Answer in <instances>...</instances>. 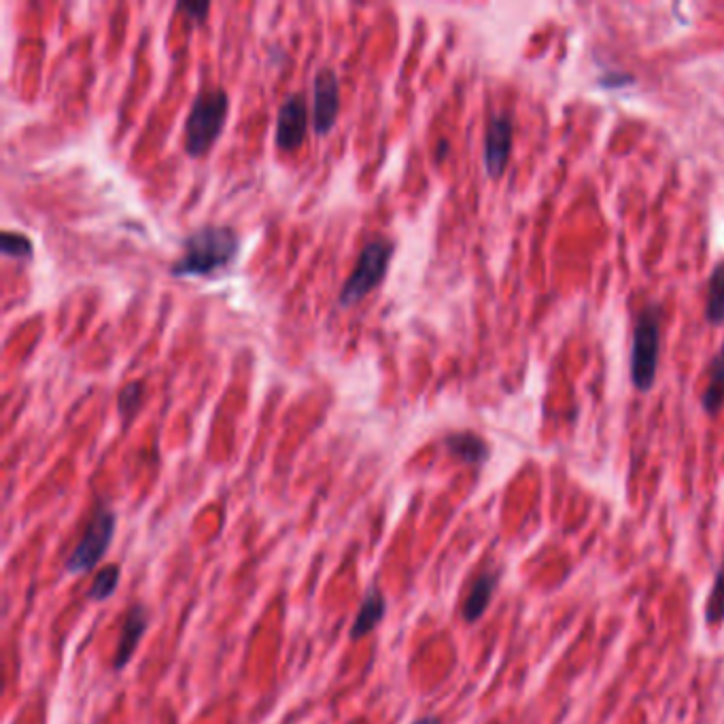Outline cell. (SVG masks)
Here are the masks:
<instances>
[{"instance_id": "5bb4252c", "label": "cell", "mask_w": 724, "mask_h": 724, "mask_svg": "<svg viewBox=\"0 0 724 724\" xmlns=\"http://www.w3.org/2000/svg\"><path fill=\"white\" fill-rule=\"evenodd\" d=\"M705 320L712 325L724 323V260L716 263L710 281H707V304H705Z\"/></svg>"}, {"instance_id": "2e32d148", "label": "cell", "mask_w": 724, "mask_h": 724, "mask_svg": "<svg viewBox=\"0 0 724 724\" xmlns=\"http://www.w3.org/2000/svg\"><path fill=\"white\" fill-rule=\"evenodd\" d=\"M119 579H121L119 565H107L105 570L98 572V576H96L91 588H89V593H87V599L89 602H107V599H111L116 595Z\"/></svg>"}, {"instance_id": "7c38bea8", "label": "cell", "mask_w": 724, "mask_h": 724, "mask_svg": "<svg viewBox=\"0 0 724 724\" xmlns=\"http://www.w3.org/2000/svg\"><path fill=\"white\" fill-rule=\"evenodd\" d=\"M444 446L453 457L469 465L487 464L491 455L489 444L474 432H453L444 437Z\"/></svg>"}, {"instance_id": "8992f818", "label": "cell", "mask_w": 724, "mask_h": 724, "mask_svg": "<svg viewBox=\"0 0 724 724\" xmlns=\"http://www.w3.org/2000/svg\"><path fill=\"white\" fill-rule=\"evenodd\" d=\"M309 130V102L302 91H293L279 109L277 116V147L293 151L304 143Z\"/></svg>"}, {"instance_id": "6da1fadb", "label": "cell", "mask_w": 724, "mask_h": 724, "mask_svg": "<svg viewBox=\"0 0 724 724\" xmlns=\"http://www.w3.org/2000/svg\"><path fill=\"white\" fill-rule=\"evenodd\" d=\"M238 234L230 226L206 224L183 242V253L171 263L173 277H208L228 268L238 253Z\"/></svg>"}, {"instance_id": "ac0fdd59", "label": "cell", "mask_w": 724, "mask_h": 724, "mask_svg": "<svg viewBox=\"0 0 724 724\" xmlns=\"http://www.w3.org/2000/svg\"><path fill=\"white\" fill-rule=\"evenodd\" d=\"M0 249H2L4 256H9V258H22V260H30L32 258V251H34L29 236L18 233L2 234Z\"/></svg>"}, {"instance_id": "e0dca14e", "label": "cell", "mask_w": 724, "mask_h": 724, "mask_svg": "<svg viewBox=\"0 0 724 724\" xmlns=\"http://www.w3.org/2000/svg\"><path fill=\"white\" fill-rule=\"evenodd\" d=\"M143 398H145V385L141 380H132L119 391L117 410L123 417V421H130L137 414V410L143 404Z\"/></svg>"}, {"instance_id": "9a60e30c", "label": "cell", "mask_w": 724, "mask_h": 724, "mask_svg": "<svg viewBox=\"0 0 724 724\" xmlns=\"http://www.w3.org/2000/svg\"><path fill=\"white\" fill-rule=\"evenodd\" d=\"M705 623L710 627H716L724 620V559L723 563L716 570V579L712 582L710 595L705 599V609H703Z\"/></svg>"}, {"instance_id": "4fadbf2b", "label": "cell", "mask_w": 724, "mask_h": 724, "mask_svg": "<svg viewBox=\"0 0 724 724\" xmlns=\"http://www.w3.org/2000/svg\"><path fill=\"white\" fill-rule=\"evenodd\" d=\"M701 406L707 414H718L724 406V345L707 368V387L703 391Z\"/></svg>"}, {"instance_id": "ba28073f", "label": "cell", "mask_w": 724, "mask_h": 724, "mask_svg": "<svg viewBox=\"0 0 724 724\" xmlns=\"http://www.w3.org/2000/svg\"><path fill=\"white\" fill-rule=\"evenodd\" d=\"M515 123L506 116H493L485 137V169L487 174L497 179L504 173L510 151H512Z\"/></svg>"}, {"instance_id": "9c48e42d", "label": "cell", "mask_w": 724, "mask_h": 724, "mask_svg": "<svg viewBox=\"0 0 724 724\" xmlns=\"http://www.w3.org/2000/svg\"><path fill=\"white\" fill-rule=\"evenodd\" d=\"M149 627V609L141 604L132 606L130 612L123 618L121 625V638H119V646H117L116 661H114V669L121 671L123 667L128 666L141 644V639L147 634Z\"/></svg>"}, {"instance_id": "d6986e66", "label": "cell", "mask_w": 724, "mask_h": 724, "mask_svg": "<svg viewBox=\"0 0 724 724\" xmlns=\"http://www.w3.org/2000/svg\"><path fill=\"white\" fill-rule=\"evenodd\" d=\"M176 9L183 11L192 22L203 24L206 15H208V11H210V4L208 2H179Z\"/></svg>"}, {"instance_id": "7a4b0ae2", "label": "cell", "mask_w": 724, "mask_h": 724, "mask_svg": "<svg viewBox=\"0 0 724 724\" xmlns=\"http://www.w3.org/2000/svg\"><path fill=\"white\" fill-rule=\"evenodd\" d=\"M230 111V96L221 86L203 87L185 119V151L203 158L217 143Z\"/></svg>"}, {"instance_id": "30bf717a", "label": "cell", "mask_w": 724, "mask_h": 724, "mask_svg": "<svg viewBox=\"0 0 724 724\" xmlns=\"http://www.w3.org/2000/svg\"><path fill=\"white\" fill-rule=\"evenodd\" d=\"M497 584H499V572H483V574H478V579L472 582L469 593L465 597L464 608H462V616L467 625H474L485 616V612L491 604L493 595L497 591Z\"/></svg>"}, {"instance_id": "277c9868", "label": "cell", "mask_w": 724, "mask_h": 724, "mask_svg": "<svg viewBox=\"0 0 724 724\" xmlns=\"http://www.w3.org/2000/svg\"><path fill=\"white\" fill-rule=\"evenodd\" d=\"M661 306L650 304L639 313L631 345V378L639 391H650L659 370L661 353Z\"/></svg>"}, {"instance_id": "5b68a950", "label": "cell", "mask_w": 724, "mask_h": 724, "mask_svg": "<svg viewBox=\"0 0 724 724\" xmlns=\"http://www.w3.org/2000/svg\"><path fill=\"white\" fill-rule=\"evenodd\" d=\"M116 512L107 504H98L82 542L77 544V549L66 561V572L77 576V574H86L89 570H94L100 563V559L105 556V552L109 551L114 536H116Z\"/></svg>"}, {"instance_id": "52a82bcc", "label": "cell", "mask_w": 724, "mask_h": 724, "mask_svg": "<svg viewBox=\"0 0 724 724\" xmlns=\"http://www.w3.org/2000/svg\"><path fill=\"white\" fill-rule=\"evenodd\" d=\"M341 86L332 68H320L313 82V126L320 137H325L338 119Z\"/></svg>"}, {"instance_id": "3957f363", "label": "cell", "mask_w": 724, "mask_h": 724, "mask_svg": "<svg viewBox=\"0 0 724 724\" xmlns=\"http://www.w3.org/2000/svg\"><path fill=\"white\" fill-rule=\"evenodd\" d=\"M393 251H396V242L391 238L368 240L366 247L357 256V263H355L347 283L341 290L338 304L353 306V304L361 302L370 291L377 290L378 285L382 283V279L387 277V268L393 258Z\"/></svg>"}, {"instance_id": "ffe728a7", "label": "cell", "mask_w": 724, "mask_h": 724, "mask_svg": "<svg viewBox=\"0 0 724 724\" xmlns=\"http://www.w3.org/2000/svg\"><path fill=\"white\" fill-rule=\"evenodd\" d=\"M412 724H440V721L435 716H425V718H419V721H414Z\"/></svg>"}, {"instance_id": "8fae6325", "label": "cell", "mask_w": 724, "mask_h": 724, "mask_svg": "<svg viewBox=\"0 0 724 724\" xmlns=\"http://www.w3.org/2000/svg\"><path fill=\"white\" fill-rule=\"evenodd\" d=\"M387 614V602H385V595L382 591L378 588L377 584H372L361 602V608L357 612L355 620H353V627L348 631V638L353 639H364L368 634H372L380 625V620L385 618Z\"/></svg>"}]
</instances>
